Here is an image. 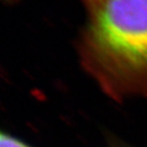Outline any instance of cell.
<instances>
[{
    "instance_id": "obj_2",
    "label": "cell",
    "mask_w": 147,
    "mask_h": 147,
    "mask_svg": "<svg viewBox=\"0 0 147 147\" xmlns=\"http://www.w3.org/2000/svg\"><path fill=\"white\" fill-rule=\"evenodd\" d=\"M0 147H30L25 145L24 143L21 141L16 140L14 137L5 135V134H1L0 137Z\"/></svg>"
},
{
    "instance_id": "obj_1",
    "label": "cell",
    "mask_w": 147,
    "mask_h": 147,
    "mask_svg": "<svg viewBox=\"0 0 147 147\" xmlns=\"http://www.w3.org/2000/svg\"><path fill=\"white\" fill-rule=\"evenodd\" d=\"M80 60L105 90L147 94V0H81Z\"/></svg>"
}]
</instances>
